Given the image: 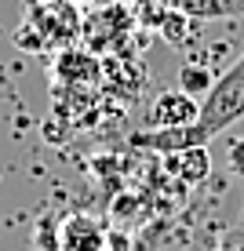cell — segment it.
<instances>
[{
    "label": "cell",
    "mask_w": 244,
    "mask_h": 251,
    "mask_svg": "<svg viewBox=\"0 0 244 251\" xmlns=\"http://www.w3.org/2000/svg\"><path fill=\"white\" fill-rule=\"evenodd\" d=\"M164 164H168L171 175H179L182 182H204L208 171H212V157H208L204 146H193V150H179V153H164Z\"/></svg>",
    "instance_id": "cell-4"
},
{
    "label": "cell",
    "mask_w": 244,
    "mask_h": 251,
    "mask_svg": "<svg viewBox=\"0 0 244 251\" xmlns=\"http://www.w3.org/2000/svg\"><path fill=\"white\" fill-rule=\"evenodd\" d=\"M241 117H244V55L226 69L219 80L212 84V91L200 99L197 127H200V135L212 142L215 135L230 131Z\"/></svg>",
    "instance_id": "cell-1"
},
{
    "label": "cell",
    "mask_w": 244,
    "mask_h": 251,
    "mask_svg": "<svg viewBox=\"0 0 244 251\" xmlns=\"http://www.w3.org/2000/svg\"><path fill=\"white\" fill-rule=\"evenodd\" d=\"M62 244L66 251H99L102 248V229L91 219H69L62 229Z\"/></svg>",
    "instance_id": "cell-5"
},
{
    "label": "cell",
    "mask_w": 244,
    "mask_h": 251,
    "mask_svg": "<svg viewBox=\"0 0 244 251\" xmlns=\"http://www.w3.org/2000/svg\"><path fill=\"white\" fill-rule=\"evenodd\" d=\"M230 164H233V171H237V175H244V142H233Z\"/></svg>",
    "instance_id": "cell-8"
},
{
    "label": "cell",
    "mask_w": 244,
    "mask_h": 251,
    "mask_svg": "<svg viewBox=\"0 0 244 251\" xmlns=\"http://www.w3.org/2000/svg\"><path fill=\"white\" fill-rule=\"evenodd\" d=\"M175 11L190 15L197 22H215V19H244V0H168Z\"/></svg>",
    "instance_id": "cell-3"
},
{
    "label": "cell",
    "mask_w": 244,
    "mask_h": 251,
    "mask_svg": "<svg viewBox=\"0 0 244 251\" xmlns=\"http://www.w3.org/2000/svg\"><path fill=\"white\" fill-rule=\"evenodd\" d=\"M157 25H161V33H164V37H168L175 48H182V44H186V37H190V25H193V19L171 7V15H168V19L161 15V22H157Z\"/></svg>",
    "instance_id": "cell-6"
},
{
    "label": "cell",
    "mask_w": 244,
    "mask_h": 251,
    "mask_svg": "<svg viewBox=\"0 0 244 251\" xmlns=\"http://www.w3.org/2000/svg\"><path fill=\"white\" fill-rule=\"evenodd\" d=\"M212 73H208V69L204 66H186V69H182V76H179V88L182 91H186V95H193V99H197V95H208V91H212Z\"/></svg>",
    "instance_id": "cell-7"
},
{
    "label": "cell",
    "mask_w": 244,
    "mask_h": 251,
    "mask_svg": "<svg viewBox=\"0 0 244 251\" xmlns=\"http://www.w3.org/2000/svg\"><path fill=\"white\" fill-rule=\"evenodd\" d=\"M200 117V99H193V95L186 91H164L153 99V106L146 109V124L153 127H186L193 124V120Z\"/></svg>",
    "instance_id": "cell-2"
}]
</instances>
